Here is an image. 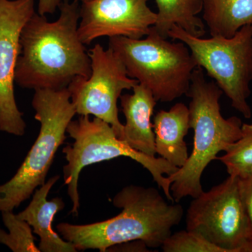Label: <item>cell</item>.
<instances>
[{"instance_id": "cell-1", "label": "cell", "mask_w": 252, "mask_h": 252, "mask_svg": "<svg viewBox=\"0 0 252 252\" xmlns=\"http://www.w3.org/2000/svg\"><path fill=\"white\" fill-rule=\"evenodd\" d=\"M80 6L63 0L56 21L35 12L25 24L15 69L20 87L61 90L78 78L90 77V56L78 34Z\"/></svg>"}, {"instance_id": "cell-2", "label": "cell", "mask_w": 252, "mask_h": 252, "mask_svg": "<svg viewBox=\"0 0 252 252\" xmlns=\"http://www.w3.org/2000/svg\"><path fill=\"white\" fill-rule=\"evenodd\" d=\"M113 204L122 212L117 216L86 225L60 223L58 233L77 251L107 252L115 245L141 240L149 248L162 246L180 223L184 210L178 203L169 204L154 187L130 185L118 192Z\"/></svg>"}, {"instance_id": "cell-3", "label": "cell", "mask_w": 252, "mask_h": 252, "mask_svg": "<svg viewBox=\"0 0 252 252\" xmlns=\"http://www.w3.org/2000/svg\"><path fill=\"white\" fill-rule=\"evenodd\" d=\"M222 94L215 81L206 80L202 68L194 69L186 94L190 99L189 126L194 131L193 151L183 166L167 176L175 203L203 193L201 177L205 169L217 160V154L241 137L242 121L236 117L225 119L220 113Z\"/></svg>"}, {"instance_id": "cell-4", "label": "cell", "mask_w": 252, "mask_h": 252, "mask_svg": "<svg viewBox=\"0 0 252 252\" xmlns=\"http://www.w3.org/2000/svg\"><path fill=\"white\" fill-rule=\"evenodd\" d=\"M34 91L32 105L40 130L16 173L0 185V212L14 211L46 183L56 152L65 140L67 126L77 114L68 89Z\"/></svg>"}, {"instance_id": "cell-5", "label": "cell", "mask_w": 252, "mask_h": 252, "mask_svg": "<svg viewBox=\"0 0 252 252\" xmlns=\"http://www.w3.org/2000/svg\"><path fill=\"white\" fill-rule=\"evenodd\" d=\"M109 48L124 63L129 77L162 102L187 94L198 67L185 43L168 41L152 28L144 39L110 37Z\"/></svg>"}, {"instance_id": "cell-6", "label": "cell", "mask_w": 252, "mask_h": 252, "mask_svg": "<svg viewBox=\"0 0 252 252\" xmlns=\"http://www.w3.org/2000/svg\"><path fill=\"white\" fill-rule=\"evenodd\" d=\"M67 133L74 140L72 145L63 149L67 162L63 167V177L72 201V215H79L80 199L78 184L81 170L93 164L120 157L130 158L147 169L167 200L174 203L170 192L171 183L167 176L177 172L178 167L162 157H149L131 148L118 138L112 126L98 118L91 120L89 116H80L77 120L69 123Z\"/></svg>"}, {"instance_id": "cell-7", "label": "cell", "mask_w": 252, "mask_h": 252, "mask_svg": "<svg viewBox=\"0 0 252 252\" xmlns=\"http://www.w3.org/2000/svg\"><path fill=\"white\" fill-rule=\"evenodd\" d=\"M172 40L185 43L197 66L205 69L233 108L250 119L252 110L248 102L252 80V27L246 26L231 37L212 36L204 39L183 28L174 26L168 32Z\"/></svg>"}, {"instance_id": "cell-8", "label": "cell", "mask_w": 252, "mask_h": 252, "mask_svg": "<svg viewBox=\"0 0 252 252\" xmlns=\"http://www.w3.org/2000/svg\"><path fill=\"white\" fill-rule=\"evenodd\" d=\"M186 223L187 230L201 235L224 252H252L238 177L229 175L193 198Z\"/></svg>"}, {"instance_id": "cell-9", "label": "cell", "mask_w": 252, "mask_h": 252, "mask_svg": "<svg viewBox=\"0 0 252 252\" xmlns=\"http://www.w3.org/2000/svg\"><path fill=\"white\" fill-rule=\"evenodd\" d=\"M91 74L78 78L68 86L71 100L79 116H94L112 126L118 138L123 140L124 127L119 120L118 100L123 91L139 84L129 77L125 65L112 49L95 44L89 51Z\"/></svg>"}, {"instance_id": "cell-10", "label": "cell", "mask_w": 252, "mask_h": 252, "mask_svg": "<svg viewBox=\"0 0 252 252\" xmlns=\"http://www.w3.org/2000/svg\"><path fill=\"white\" fill-rule=\"evenodd\" d=\"M34 0H0V131L24 135L26 123L14 94L20 36L35 13Z\"/></svg>"}, {"instance_id": "cell-11", "label": "cell", "mask_w": 252, "mask_h": 252, "mask_svg": "<svg viewBox=\"0 0 252 252\" xmlns=\"http://www.w3.org/2000/svg\"><path fill=\"white\" fill-rule=\"evenodd\" d=\"M149 0H90L81 3L78 34L89 45L102 36L141 39L150 32L157 14Z\"/></svg>"}, {"instance_id": "cell-12", "label": "cell", "mask_w": 252, "mask_h": 252, "mask_svg": "<svg viewBox=\"0 0 252 252\" xmlns=\"http://www.w3.org/2000/svg\"><path fill=\"white\" fill-rule=\"evenodd\" d=\"M133 94H122L121 107L126 117L123 141L131 148L155 157V135L152 117L158 101L142 84L134 86Z\"/></svg>"}, {"instance_id": "cell-13", "label": "cell", "mask_w": 252, "mask_h": 252, "mask_svg": "<svg viewBox=\"0 0 252 252\" xmlns=\"http://www.w3.org/2000/svg\"><path fill=\"white\" fill-rule=\"evenodd\" d=\"M59 175L54 176L47 182L36 189L28 206L18 214L32 228L33 233L40 238L39 251L42 252H76L77 249L56 233L52 228L53 220L58 212L65 206L61 198L47 200L53 186L59 181Z\"/></svg>"}, {"instance_id": "cell-14", "label": "cell", "mask_w": 252, "mask_h": 252, "mask_svg": "<svg viewBox=\"0 0 252 252\" xmlns=\"http://www.w3.org/2000/svg\"><path fill=\"white\" fill-rule=\"evenodd\" d=\"M189 129V107L182 102L175 104L169 111H159L154 118L156 152L178 168L189 157L185 141Z\"/></svg>"}, {"instance_id": "cell-15", "label": "cell", "mask_w": 252, "mask_h": 252, "mask_svg": "<svg viewBox=\"0 0 252 252\" xmlns=\"http://www.w3.org/2000/svg\"><path fill=\"white\" fill-rule=\"evenodd\" d=\"M203 21L211 36L231 37L252 27V0H203Z\"/></svg>"}, {"instance_id": "cell-16", "label": "cell", "mask_w": 252, "mask_h": 252, "mask_svg": "<svg viewBox=\"0 0 252 252\" xmlns=\"http://www.w3.org/2000/svg\"><path fill=\"white\" fill-rule=\"evenodd\" d=\"M157 21L153 29L164 38L174 26L196 36L205 34V24L198 14L203 11V0H155Z\"/></svg>"}, {"instance_id": "cell-17", "label": "cell", "mask_w": 252, "mask_h": 252, "mask_svg": "<svg viewBox=\"0 0 252 252\" xmlns=\"http://www.w3.org/2000/svg\"><path fill=\"white\" fill-rule=\"evenodd\" d=\"M225 155L217 157L230 176L246 179L252 176V124H243L241 137L225 149Z\"/></svg>"}, {"instance_id": "cell-18", "label": "cell", "mask_w": 252, "mask_h": 252, "mask_svg": "<svg viewBox=\"0 0 252 252\" xmlns=\"http://www.w3.org/2000/svg\"><path fill=\"white\" fill-rule=\"evenodd\" d=\"M3 223L8 232L0 227V244L14 252H38L32 228L28 222L15 215L14 211L1 212Z\"/></svg>"}, {"instance_id": "cell-19", "label": "cell", "mask_w": 252, "mask_h": 252, "mask_svg": "<svg viewBox=\"0 0 252 252\" xmlns=\"http://www.w3.org/2000/svg\"><path fill=\"white\" fill-rule=\"evenodd\" d=\"M161 248L165 252H224L201 235L187 230L170 235Z\"/></svg>"}, {"instance_id": "cell-20", "label": "cell", "mask_w": 252, "mask_h": 252, "mask_svg": "<svg viewBox=\"0 0 252 252\" xmlns=\"http://www.w3.org/2000/svg\"><path fill=\"white\" fill-rule=\"evenodd\" d=\"M239 189L248 222V239L252 243V176L239 179Z\"/></svg>"}, {"instance_id": "cell-21", "label": "cell", "mask_w": 252, "mask_h": 252, "mask_svg": "<svg viewBox=\"0 0 252 252\" xmlns=\"http://www.w3.org/2000/svg\"><path fill=\"white\" fill-rule=\"evenodd\" d=\"M148 248L144 242L141 240H134L113 246L109 248L107 252L110 251L112 249H117L115 251L119 252H150Z\"/></svg>"}, {"instance_id": "cell-22", "label": "cell", "mask_w": 252, "mask_h": 252, "mask_svg": "<svg viewBox=\"0 0 252 252\" xmlns=\"http://www.w3.org/2000/svg\"><path fill=\"white\" fill-rule=\"evenodd\" d=\"M63 0H39L38 12L39 14H54L59 9Z\"/></svg>"}, {"instance_id": "cell-23", "label": "cell", "mask_w": 252, "mask_h": 252, "mask_svg": "<svg viewBox=\"0 0 252 252\" xmlns=\"http://www.w3.org/2000/svg\"><path fill=\"white\" fill-rule=\"evenodd\" d=\"M74 1H78V2H86V1H90V0H74Z\"/></svg>"}]
</instances>
